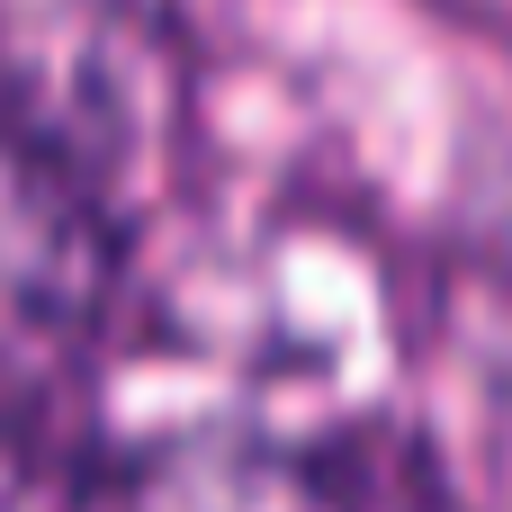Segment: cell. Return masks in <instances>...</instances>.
<instances>
[{
	"label": "cell",
	"instance_id": "cell-1",
	"mask_svg": "<svg viewBox=\"0 0 512 512\" xmlns=\"http://www.w3.org/2000/svg\"><path fill=\"white\" fill-rule=\"evenodd\" d=\"M108 512H342L324 468L270 441H189L108 486Z\"/></svg>",
	"mask_w": 512,
	"mask_h": 512
},
{
	"label": "cell",
	"instance_id": "cell-2",
	"mask_svg": "<svg viewBox=\"0 0 512 512\" xmlns=\"http://www.w3.org/2000/svg\"><path fill=\"white\" fill-rule=\"evenodd\" d=\"M0 512H108V486L27 432H0Z\"/></svg>",
	"mask_w": 512,
	"mask_h": 512
}]
</instances>
